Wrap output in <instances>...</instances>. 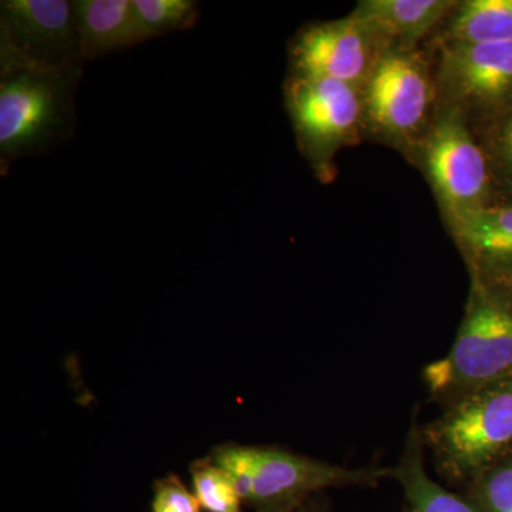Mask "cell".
I'll return each mask as SVG.
<instances>
[{
  "label": "cell",
  "mask_w": 512,
  "mask_h": 512,
  "mask_svg": "<svg viewBox=\"0 0 512 512\" xmlns=\"http://www.w3.org/2000/svg\"><path fill=\"white\" fill-rule=\"evenodd\" d=\"M140 42L191 29L200 18L194 0H133Z\"/></svg>",
  "instance_id": "16"
},
{
  "label": "cell",
  "mask_w": 512,
  "mask_h": 512,
  "mask_svg": "<svg viewBox=\"0 0 512 512\" xmlns=\"http://www.w3.org/2000/svg\"><path fill=\"white\" fill-rule=\"evenodd\" d=\"M467 497L481 512H512V457L468 484Z\"/></svg>",
  "instance_id": "19"
},
{
  "label": "cell",
  "mask_w": 512,
  "mask_h": 512,
  "mask_svg": "<svg viewBox=\"0 0 512 512\" xmlns=\"http://www.w3.org/2000/svg\"><path fill=\"white\" fill-rule=\"evenodd\" d=\"M210 458L234 481L239 497L256 512H291L329 488L376 487L389 467L350 468L282 447L227 443Z\"/></svg>",
  "instance_id": "2"
},
{
  "label": "cell",
  "mask_w": 512,
  "mask_h": 512,
  "mask_svg": "<svg viewBox=\"0 0 512 512\" xmlns=\"http://www.w3.org/2000/svg\"><path fill=\"white\" fill-rule=\"evenodd\" d=\"M72 6L84 60L140 45L133 0H76Z\"/></svg>",
  "instance_id": "13"
},
{
  "label": "cell",
  "mask_w": 512,
  "mask_h": 512,
  "mask_svg": "<svg viewBox=\"0 0 512 512\" xmlns=\"http://www.w3.org/2000/svg\"><path fill=\"white\" fill-rule=\"evenodd\" d=\"M0 56L45 69H76L84 57L74 26L72 2L3 0Z\"/></svg>",
  "instance_id": "9"
},
{
  "label": "cell",
  "mask_w": 512,
  "mask_h": 512,
  "mask_svg": "<svg viewBox=\"0 0 512 512\" xmlns=\"http://www.w3.org/2000/svg\"><path fill=\"white\" fill-rule=\"evenodd\" d=\"M315 497L309 498L308 501H305V503L299 505L298 508L291 512H326L325 505L316 500Z\"/></svg>",
  "instance_id": "21"
},
{
  "label": "cell",
  "mask_w": 512,
  "mask_h": 512,
  "mask_svg": "<svg viewBox=\"0 0 512 512\" xmlns=\"http://www.w3.org/2000/svg\"><path fill=\"white\" fill-rule=\"evenodd\" d=\"M151 512H204L197 497L175 474L154 483Z\"/></svg>",
  "instance_id": "20"
},
{
  "label": "cell",
  "mask_w": 512,
  "mask_h": 512,
  "mask_svg": "<svg viewBox=\"0 0 512 512\" xmlns=\"http://www.w3.org/2000/svg\"><path fill=\"white\" fill-rule=\"evenodd\" d=\"M389 45L353 15L303 28L289 49L291 74L336 80L362 92Z\"/></svg>",
  "instance_id": "10"
},
{
  "label": "cell",
  "mask_w": 512,
  "mask_h": 512,
  "mask_svg": "<svg viewBox=\"0 0 512 512\" xmlns=\"http://www.w3.org/2000/svg\"><path fill=\"white\" fill-rule=\"evenodd\" d=\"M390 478L402 488L407 512H481L467 495L451 493L429 476L426 446L416 419L407 433L399 463L390 470Z\"/></svg>",
  "instance_id": "14"
},
{
  "label": "cell",
  "mask_w": 512,
  "mask_h": 512,
  "mask_svg": "<svg viewBox=\"0 0 512 512\" xmlns=\"http://www.w3.org/2000/svg\"><path fill=\"white\" fill-rule=\"evenodd\" d=\"M468 272L512 281V202L497 201L448 225Z\"/></svg>",
  "instance_id": "11"
},
{
  "label": "cell",
  "mask_w": 512,
  "mask_h": 512,
  "mask_svg": "<svg viewBox=\"0 0 512 512\" xmlns=\"http://www.w3.org/2000/svg\"><path fill=\"white\" fill-rule=\"evenodd\" d=\"M439 103L466 114L480 130L512 110V42L441 43Z\"/></svg>",
  "instance_id": "8"
},
{
  "label": "cell",
  "mask_w": 512,
  "mask_h": 512,
  "mask_svg": "<svg viewBox=\"0 0 512 512\" xmlns=\"http://www.w3.org/2000/svg\"><path fill=\"white\" fill-rule=\"evenodd\" d=\"M476 134L490 161L500 201L512 202V110Z\"/></svg>",
  "instance_id": "18"
},
{
  "label": "cell",
  "mask_w": 512,
  "mask_h": 512,
  "mask_svg": "<svg viewBox=\"0 0 512 512\" xmlns=\"http://www.w3.org/2000/svg\"><path fill=\"white\" fill-rule=\"evenodd\" d=\"M447 225L500 201L490 161L466 114L437 103L426 134L413 150Z\"/></svg>",
  "instance_id": "5"
},
{
  "label": "cell",
  "mask_w": 512,
  "mask_h": 512,
  "mask_svg": "<svg viewBox=\"0 0 512 512\" xmlns=\"http://www.w3.org/2000/svg\"><path fill=\"white\" fill-rule=\"evenodd\" d=\"M470 274L464 318L446 356L423 369L431 400L443 409L512 377V291Z\"/></svg>",
  "instance_id": "1"
},
{
  "label": "cell",
  "mask_w": 512,
  "mask_h": 512,
  "mask_svg": "<svg viewBox=\"0 0 512 512\" xmlns=\"http://www.w3.org/2000/svg\"><path fill=\"white\" fill-rule=\"evenodd\" d=\"M512 42V0H466L443 23L441 43Z\"/></svg>",
  "instance_id": "15"
},
{
  "label": "cell",
  "mask_w": 512,
  "mask_h": 512,
  "mask_svg": "<svg viewBox=\"0 0 512 512\" xmlns=\"http://www.w3.org/2000/svg\"><path fill=\"white\" fill-rule=\"evenodd\" d=\"M76 69H45L0 56V170L73 136Z\"/></svg>",
  "instance_id": "3"
},
{
  "label": "cell",
  "mask_w": 512,
  "mask_h": 512,
  "mask_svg": "<svg viewBox=\"0 0 512 512\" xmlns=\"http://www.w3.org/2000/svg\"><path fill=\"white\" fill-rule=\"evenodd\" d=\"M495 282V281H494ZM498 284H501V285H504V286H507V288H510L511 291H512V281H507V282H498Z\"/></svg>",
  "instance_id": "22"
},
{
  "label": "cell",
  "mask_w": 512,
  "mask_h": 512,
  "mask_svg": "<svg viewBox=\"0 0 512 512\" xmlns=\"http://www.w3.org/2000/svg\"><path fill=\"white\" fill-rule=\"evenodd\" d=\"M421 433L441 476L450 483H473L512 457V377L446 407Z\"/></svg>",
  "instance_id": "4"
},
{
  "label": "cell",
  "mask_w": 512,
  "mask_h": 512,
  "mask_svg": "<svg viewBox=\"0 0 512 512\" xmlns=\"http://www.w3.org/2000/svg\"><path fill=\"white\" fill-rule=\"evenodd\" d=\"M436 74L417 49L390 46L362 89L363 127L413 153L437 109Z\"/></svg>",
  "instance_id": "6"
},
{
  "label": "cell",
  "mask_w": 512,
  "mask_h": 512,
  "mask_svg": "<svg viewBox=\"0 0 512 512\" xmlns=\"http://www.w3.org/2000/svg\"><path fill=\"white\" fill-rule=\"evenodd\" d=\"M285 103L302 156L328 183L336 154L365 128L362 92L336 80L289 74Z\"/></svg>",
  "instance_id": "7"
},
{
  "label": "cell",
  "mask_w": 512,
  "mask_h": 512,
  "mask_svg": "<svg viewBox=\"0 0 512 512\" xmlns=\"http://www.w3.org/2000/svg\"><path fill=\"white\" fill-rule=\"evenodd\" d=\"M192 493L204 512H244L234 481L210 456L194 461L190 467Z\"/></svg>",
  "instance_id": "17"
},
{
  "label": "cell",
  "mask_w": 512,
  "mask_h": 512,
  "mask_svg": "<svg viewBox=\"0 0 512 512\" xmlns=\"http://www.w3.org/2000/svg\"><path fill=\"white\" fill-rule=\"evenodd\" d=\"M456 5L451 0H363L350 15L369 25L387 45L416 49Z\"/></svg>",
  "instance_id": "12"
}]
</instances>
